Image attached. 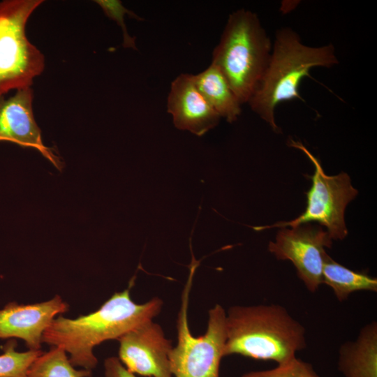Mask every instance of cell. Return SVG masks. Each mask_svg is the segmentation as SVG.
<instances>
[{
    "mask_svg": "<svg viewBox=\"0 0 377 377\" xmlns=\"http://www.w3.org/2000/svg\"><path fill=\"white\" fill-rule=\"evenodd\" d=\"M332 239L320 226L309 223L291 228H282L270 241L268 251L278 260H290L298 278L311 293L323 284V258L325 248H331Z\"/></svg>",
    "mask_w": 377,
    "mask_h": 377,
    "instance_id": "obj_8",
    "label": "cell"
},
{
    "mask_svg": "<svg viewBox=\"0 0 377 377\" xmlns=\"http://www.w3.org/2000/svg\"><path fill=\"white\" fill-rule=\"evenodd\" d=\"M117 340L118 358L128 371L146 377H173L170 363L173 346L161 327L152 320L127 332Z\"/></svg>",
    "mask_w": 377,
    "mask_h": 377,
    "instance_id": "obj_9",
    "label": "cell"
},
{
    "mask_svg": "<svg viewBox=\"0 0 377 377\" xmlns=\"http://www.w3.org/2000/svg\"><path fill=\"white\" fill-rule=\"evenodd\" d=\"M242 377H320L313 366L296 357L275 368L251 371L244 373Z\"/></svg>",
    "mask_w": 377,
    "mask_h": 377,
    "instance_id": "obj_18",
    "label": "cell"
},
{
    "mask_svg": "<svg viewBox=\"0 0 377 377\" xmlns=\"http://www.w3.org/2000/svg\"><path fill=\"white\" fill-rule=\"evenodd\" d=\"M43 1H0V99L10 90L31 87L45 68L43 54L26 34L29 17Z\"/></svg>",
    "mask_w": 377,
    "mask_h": 377,
    "instance_id": "obj_5",
    "label": "cell"
},
{
    "mask_svg": "<svg viewBox=\"0 0 377 377\" xmlns=\"http://www.w3.org/2000/svg\"><path fill=\"white\" fill-rule=\"evenodd\" d=\"M196 262L193 263L185 284L177 321V343L170 353L173 377H219V367L224 357L226 340L224 309L216 304L209 311L206 332L193 337L188 322L189 294Z\"/></svg>",
    "mask_w": 377,
    "mask_h": 377,
    "instance_id": "obj_6",
    "label": "cell"
},
{
    "mask_svg": "<svg viewBox=\"0 0 377 377\" xmlns=\"http://www.w3.org/2000/svg\"><path fill=\"white\" fill-rule=\"evenodd\" d=\"M28 377H90L91 371L74 369L66 352L61 347L52 346L40 354L31 364Z\"/></svg>",
    "mask_w": 377,
    "mask_h": 377,
    "instance_id": "obj_16",
    "label": "cell"
},
{
    "mask_svg": "<svg viewBox=\"0 0 377 377\" xmlns=\"http://www.w3.org/2000/svg\"><path fill=\"white\" fill-rule=\"evenodd\" d=\"M158 297L138 304L130 296V287L115 293L94 312L71 319L54 318L43 334L42 342L62 348L73 367L91 371L98 363L94 348L101 343L118 339L133 328L151 320L161 309Z\"/></svg>",
    "mask_w": 377,
    "mask_h": 377,
    "instance_id": "obj_1",
    "label": "cell"
},
{
    "mask_svg": "<svg viewBox=\"0 0 377 377\" xmlns=\"http://www.w3.org/2000/svg\"><path fill=\"white\" fill-rule=\"evenodd\" d=\"M323 283L330 287L339 302L347 300L357 291L377 292V279L363 272H357L338 263L327 253L323 265Z\"/></svg>",
    "mask_w": 377,
    "mask_h": 377,
    "instance_id": "obj_15",
    "label": "cell"
},
{
    "mask_svg": "<svg viewBox=\"0 0 377 377\" xmlns=\"http://www.w3.org/2000/svg\"><path fill=\"white\" fill-rule=\"evenodd\" d=\"M33 100L31 87L19 89L8 98L0 99V141L36 149L61 170L64 167L61 160L43 142L34 116Z\"/></svg>",
    "mask_w": 377,
    "mask_h": 377,
    "instance_id": "obj_10",
    "label": "cell"
},
{
    "mask_svg": "<svg viewBox=\"0 0 377 377\" xmlns=\"http://www.w3.org/2000/svg\"><path fill=\"white\" fill-rule=\"evenodd\" d=\"M226 329L224 357L236 354L280 364L306 347L305 327L280 304L232 306Z\"/></svg>",
    "mask_w": 377,
    "mask_h": 377,
    "instance_id": "obj_2",
    "label": "cell"
},
{
    "mask_svg": "<svg viewBox=\"0 0 377 377\" xmlns=\"http://www.w3.org/2000/svg\"><path fill=\"white\" fill-rule=\"evenodd\" d=\"M272 43L258 15L239 9L229 15L212 63L228 81L240 103H248L267 67Z\"/></svg>",
    "mask_w": 377,
    "mask_h": 377,
    "instance_id": "obj_4",
    "label": "cell"
},
{
    "mask_svg": "<svg viewBox=\"0 0 377 377\" xmlns=\"http://www.w3.org/2000/svg\"><path fill=\"white\" fill-rule=\"evenodd\" d=\"M338 369L344 377H377V323L365 325L355 341L339 349Z\"/></svg>",
    "mask_w": 377,
    "mask_h": 377,
    "instance_id": "obj_13",
    "label": "cell"
},
{
    "mask_svg": "<svg viewBox=\"0 0 377 377\" xmlns=\"http://www.w3.org/2000/svg\"><path fill=\"white\" fill-rule=\"evenodd\" d=\"M339 64L332 44L319 47L304 45L290 27L278 30L263 77L249 101L251 110L274 131H279L275 109L284 102L300 99L299 87L315 67L331 68Z\"/></svg>",
    "mask_w": 377,
    "mask_h": 377,
    "instance_id": "obj_3",
    "label": "cell"
},
{
    "mask_svg": "<svg viewBox=\"0 0 377 377\" xmlns=\"http://www.w3.org/2000/svg\"><path fill=\"white\" fill-rule=\"evenodd\" d=\"M105 377H137L128 371L118 357H108L104 362Z\"/></svg>",
    "mask_w": 377,
    "mask_h": 377,
    "instance_id": "obj_20",
    "label": "cell"
},
{
    "mask_svg": "<svg viewBox=\"0 0 377 377\" xmlns=\"http://www.w3.org/2000/svg\"><path fill=\"white\" fill-rule=\"evenodd\" d=\"M290 147L303 151L314 165L313 175L308 176L312 182L310 189L306 193V207L299 216L289 221L278 222L272 225L253 228L263 230L273 228H291L317 222L326 228L332 239H343L348 235L344 220V212L348 202L358 193L351 184L346 172L337 175H327L319 160L300 142L290 139Z\"/></svg>",
    "mask_w": 377,
    "mask_h": 377,
    "instance_id": "obj_7",
    "label": "cell"
},
{
    "mask_svg": "<svg viewBox=\"0 0 377 377\" xmlns=\"http://www.w3.org/2000/svg\"><path fill=\"white\" fill-rule=\"evenodd\" d=\"M193 78L198 89L221 117L228 122L237 119L242 104L216 66L211 63Z\"/></svg>",
    "mask_w": 377,
    "mask_h": 377,
    "instance_id": "obj_14",
    "label": "cell"
},
{
    "mask_svg": "<svg viewBox=\"0 0 377 377\" xmlns=\"http://www.w3.org/2000/svg\"><path fill=\"white\" fill-rule=\"evenodd\" d=\"M60 296L33 304H8L0 310V338H20L29 350H39L44 332L55 316L68 310Z\"/></svg>",
    "mask_w": 377,
    "mask_h": 377,
    "instance_id": "obj_11",
    "label": "cell"
},
{
    "mask_svg": "<svg viewBox=\"0 0 377 377\" xmlns=\"http://www.w3.org/2000/svg\"><path fill=\"white\" fill-rule=\"evenodd\" d=\"M167 109L177 128L198 136L215 127L221 118L198 89L191 74H181L172 82Z\"/></svg>",
    "mask_w": 377,
    "mask_h": 377,
    "instance_id": "obj_12",
    "label": "cell"
},
{
    "mask_svg": "<svg viewBox=\"0 0 377 377\" xmlns=\"http://www.w3.org/2000/svg\"><path fill=\"white\" fill-rule=\"evenodd\" d=\"M94 1L101 8L107 17L115 21L121 27L123 34L124 47L137 50L135 41V38L131 36L128 33L124 17L127 14L138 20H142V19L133 11L125 8L120 1L96 0Z\"/></svg>",
    "mask_w": 377,
    "mask_h": 377,
    "instance_id": "obj_19",
    "label": "cell"
},
{
    "mask_svg": "<svg viewBox=\"0 0 377 377\" xmlns=\"http://www.w3.org/2000/svg\"><path fill=\"white\" fill-rule=\"evenodd\" d=\"M16 341L7 342L3 354L0 355V377H28V370L33 362L43 353L40 350L17 352Z\"/></svg>",
    "mask_w": 377,
    "mask_h": 377,
    "instance_id": "obj_17",
    "label": "cell"
}]
</instances>
